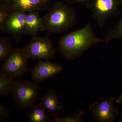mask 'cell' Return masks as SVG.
I'll list each match as a JSON object with an SVG mask.
<instances>
[{
  "label": "cell",
  "instance_id": "1",
  "mask_svg": "<svg viewBox=\"0 0 122 122\" xmlns=\"http://www.w3.org/2000/svg\"><path fill=\"white\" fill-rule=\"evenodd\" d=\"M104 42L94 32L91 24L64 36L59 42V50L66 59L73 60L81 56L92 46Z\"/></svg>",
  "mask_w": 122,
  "mask_h": 122
},
{
  "label": "cell",
  "instance_id": "2",
  "mask_svg": "<svg viewBox=\"0 0 122 122\" xmlns=\"http://www.w3.org/2000/svg\"><path fill=\"white\" fill-rule=\"evenodd\" d=\"M42 17L43 31L51 33L65 32L74 25L77 20L74 9L61 2L53 6Z\"/></svg>",
  "mask_w": 122,
  "mask_h": 122
},
{
  "label": "cell",
  "instance_id": "3",
  "mask_svg": "<svg viewBox=\"0 0 122 122\" xmlns=\"http://www.w3.org/2000/svg\"><path fill=\"white\" fill-rule=\"evenodd\" d=\"M39 92L36 83L26 80L15 81L12 93L14 102L20 109L31 108L38 99Z\"/></svg>",
  "mask_w": 122,
  "mask_h": 122
},
{
  "label": "cell",
  "instance_id": "4",
  "mask_svg": "<svg viewBox=\"0 0 122 122\" xmlns=\"http://www.w3.org/2000/svg\"><path fill=\"white\" fill-rule=\"evenodd\" d=\"M29 59H48L54 56L56 50L48 36L33 37L23 48Z\"/></svg>",
  "mask_w": 122,
  "mask_h": 122
},
{
  "label": "cell",
  "instance_id": "5",
  "mask_svg": "<svg viewBox=\"0 0 122 122\" xmlns=\"http://www.w3.org/2000/svg\"><path fill=\"white\" fill-rule=\"evenodd\" d=\"M28 59L23 48L14 49L1 66L0 72L14 78H17L26 73L28 70Z\"/></svg>",
  "mask_w": 122,
  "mask_h": 122
},
{
  "label": "cell",
  "instance_id": "6",
  "mask_svg": "<svg viewBox=\"0 0 122 122\" xmlns=\"http://www.w3.org/2000/svg\"><path fill=\"white\" fill-rule=\"evenodd\" d=\"M122 3V0H92L90 9L92 16L102 27L109 17L118 12Z\"/></svg>",
  "mask_w": 122,
  "mask_h": 122
},
{
  "label": "cell",
  "instance_id": "7",
  "mask_svg": "<svg viewBox=\"0 0 122 122\" xmlns=\"http://www.w3.org/2000/svg\"><path fill=\"white\" fill-rule=\"evenodd\" d=\"M115 98L110 97L95 102L89 107L94 120L102 122H114L117 116V108L114 105Z\"/></svg>",
  "mask_w": 122,
  "mask_h": 122
},
{
  "label": "cell",
  "instance_id": "8",
  "mask_svg": "<svg viewBox=\"0 0 122 122\" xmlns=\"http://www.w3.org/2000/svg\"><path fill=\"white\" fill-rule=\"evenodd\" d=\"M62 66L48 61H41L30 70L33 81L37 83L53 77L62 71Z\"/></svg>",
  "mask_w": 122,
  "mask_h": 122
},
{
  "label": "cell",
  "instance_id": "9",
  "mask_svg": "<svg viewBox=\"0 0 122 122\" xmlns=\"http://www.w3.org/2000/svg\"><path fill=\"white\" fill-rule=\"evenodd\" d=\"M27 14V12L23 11H11L4 26L2 32H6L14 37L20 36L25 34Z\"/></svg>",
  "mask_w": 122,
  "mask_h": 122
},
{
  "label": "cell",
  "instance_id": "10",
  "mask_svg": "<svg viewBox=\"0 0 122 122\" xmlns=\"http://www.w3.org/2000/svg\"><path fill=\"white\" fill-rule=\"evenodd\" d=\"M11 11L19 10L26 12L40 11L47 8L50 0H5Z\"/></svg>",
  "mask_w": 122,
  "mask_h": 122
},
{
  "label": "cell",
  "instance_id": "11",
  "mask_svg": "<svg viewBox=\"0 0 122 122\" xmlns=\"http://www.w3.org/2000/svg\"><path fill=\"white\" fill-rule=\"evenodd\" d=\"M58 95L53 89H49L46 94L40 99V103L50 115H58V112L62 110V105L59 102Z\"/></svg>",
  "mask_w": 122,
  "mask_h": 122
},
{
  "label": "cell",
  "instance_id": "12",
  "mask_svg": "<svg viewBox=\"0 0 122 122\" xmlns=\"http://www.w3.org/2000/svg\"><path fill=\"white\" fill-rule=\"evenodd\" d=\"M39 11H32L27 13L25 34L33 37L37 36L39 31H43V17L39 14Z\"/></svg>",
  "mask_w": 122,
  "mask_h": 122
},
{
  "label": "cell",
  "instance_id": "13",
  "mask_svg": "<svg viewBox=\"0 0 122 122\" xmlns=\"http://www.w3.org/2000/svg\"><path fill=\"white\" fill-rule=\"evenodd\" d=\"M50 116L40 103L33 106L27 113L30 122H50Z\"/></svg>",
  "mask_w": 122,
  "mask_h": 122
},
{
  "label": "cell",
  "instance_id": "14",
  "mask_svg": "<svg viewBox=\"0 0 122 122\" xmlns=\"http://www.w3.org/2000/svg\"><path fill=\"white\" fill-rule=\"evenodd\" d=\"M15 78L8 75L0 73V97L12 94L15 85Z\"/></svg>",
  "mask_w": 122,
  "mask_h": 122
},
{
  "label": "cell",
  "instance_id": "15",
  "mask_svg": "<svg viewBox=\"0 0 122 122\" xmlns=\"http://www.w3.org/2000/svg\"><path fill=\"white\" fill-rule=\"evenodd\" d=\"M85 111L81 110L74 113L63 117H58L57 115L54 118L51 120V122H81L83 121Z\"/></svg>",
  "mask_w": 122,
  "mask_h": 122
},
{
  "label": "cell",
  "instance_id": "16",
  "mask_svg": "<svg viewBox=\"0 0 122 122\" xmlns=\"http://www.w3.org/2000/svg\"><path fill=\"white\" fill-rule=\"evenodd\" d=\"M14 49L9 39L1 37L0 39V61H5L12 52Z\"/></svg>",
  "mask_w": 122,
  "mask_h": 122
},
{
  "label": "cell",
  "instance_id": "17",
  "mask_svg": "<svg viewBox=\"0 0 122 122\" xmlns=\"http://www.w3.org/2000/svg\"><path fill=\"white\" fill-rule=\"evenodd\" d=\"M122 38V17L115 26L107 33L104 42L108 43L114 39Z\"/></svg>",
  "mask_w": 122,
  "mask_h": 122
},
{
  "label": "cell",
  "instance_id": "18",
  "mask_svg": "<svg viewBox=\"0 0 122 122\" xmlns=\"http://www.w3.org/2000/svg\"><path fill=\"white\" fill-rule=\"evenodd\" d=\"M11 11L6 2L0 4V30L3 32L5 22L8 19Z\"/></svg>",
  "mask_w": 122,
  "mask_h": 122
},
{
  "label": "cell",
  "instance_id": "19",
  "mask_svg": "<svg viewBox=\"0 0 122 122\" xmlns=\"http://www.w3.org/2000/svg\"><path fill=\"white\" fill-rule=\"evenodd\" d=\"M9 110L1 102H0V121L6 122L8 120L10 116Z\"/></svg>",
  "mask_w": 122,
  "mask_h": 122
},
{
  "label": "cell",
  "instance_id": "20",
  "mask_svg": "<svg viewBox=\"0 0 122 122\" xmlns=\"http://www.w3.org/2000/svg\"><path fill=\"white\" fill-rule=\"evenodd\" d=\"M73 1L85 5L87 8H90L92 1L91 0H73Z\"/></svg>",
  "mask_w": 122,
  "mask_h": 122
},
{
  "label": "cell",
  "instance_id": "21",
  "mask_svg": "<svg viewBox=\"0 0 122 122\" xmlns=\"http://www.w3.org/2000/svg\"><path fill=\"white\" fill-rule=\"evenodd\" d=\"M116 102L118 103H122V92L121 95L116 99Z\"/></svg>",
  "mask_w": 122,
  "mask_h": 122
},
{
  "label": "cell",
  "instance_id": "22",
  "mask_svg": "<svg viewBox=\"0 0 122 122\" xmlns=\"http://www.w3.org/2000/svg\"><path fill=\"white\" fill-rule=\"evenodd\" d=\"M120 115L121 116V119H120V122H122V113H120Z\"/></svg>",
  "mask_w": 122,
  "mask_h": 122
},
{
  "label": "cell",
  "instance_id": "23",
  "mask_svg": "<svg viewBox=\"0 0 122 122\" xmlns=\"http://www.w3.org/2000/svg\"><path fill=\"white\" fill-rule=\"evenodd\" d=\"M66 0L68 2H71V1H73V0Z\"/></svg>",
  "mask_w": 122,
  "mask_h": 122
}]
</instances>
